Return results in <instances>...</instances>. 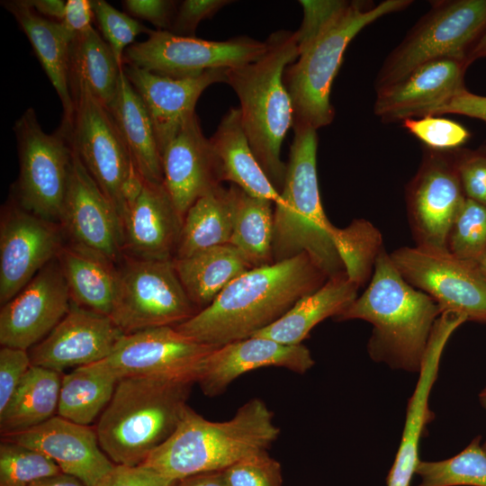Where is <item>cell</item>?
<instances>
[{
    "instance_id": "6da1fadb",
    "label": "cell",
    "mask_w": 486,
    "mask_h": 486,
    "mask_svg": "<svg viewBox=\"0 0 486 486\" xmlns=\"http://www.w3.org/2000/svg\"><path fill=\"white\" fill-rule=\"evenodd\" d=\"M328 279L306 253L254 267L230 282L210 305L175 328L212 346L245 339L275 322Z\"/></svg>"
},
{
    "instance_id": "7a4b0ae2",
    "label": "cell",
    "mask_w": 486,
    "mask_h": 486,
    "mask_svg": "<svg viewBox=\"0 0 486 486\" xmlns=\"http://www.w3.org/2000/svg\"><path fill=\"white\" fill-rule=\"evenodd\" d=\"M274 414L260 399L242 405L226 421H211L186 406L173 434L140 464L173 481L223 471L278 437Z\"/></svg>"
},
{
    "instance_id": "3957f363",
    "label": "cell",
    "mask_w": 486,
    "mask_h": 486,
    "mask_svg": "<svg viewBox=\"0 0 486 486\" xmlns=\"http://www.w3.org/2000/svg\"><path fill=\"white\" fill-rule=\"evenodd\" d=\"M266 50L256 61L227 68L226 83L236 93L241 122L263 171L280 193L286 164L282 143L293 125V110L284 81L286 68L299 57L296 32L280 30L266 40Z\"/></svg>"
},
{
    "instance_id": "277c9868",
    "label": "cell",
    "mask_w": 486,
    "mask_h": 486,
    "mask_svg": "<svg viewBox=\"0 0 486 486\" xmlns=\"http://www.w3.org/2000/svg\"><path fill=\"white\" fill-rule=\"evenodd\" d=\"M374 266L366 290L336 318L364 320L374 326L369 342L374 359L419 370L441 310L430 296L404 280L383 248Z\"/></svg>"
},
{
    "instance_id": "5b68a950",
    "label": "cell",
    "mask_w": 486,
    "mask_h": 486,
    "mask_svg": "<svg viewBox=\"0 0 486 486\" xmlns=\"http://www.w3.org/2000/svg\"><path fill=\"white\" fill-rule=\"evenodd\" d=\"M194 383L154 376L121 378L94 428L103 451L116 464H142L176 428Z\"/></svg>"
},
{
    "instance_id": "8992f818",
    "label": "cell",
    "mask_w": 486,
    "mask_h": 486,
    "mask_svg": "<svg viewBox=\"0 0 486 486\" xmlns=\"http://www.w3.org/2000/svg\"><path fill=\"white\" fill-rule=\"evenodd\" d=\"M292 129L284 182L274 209V262L306 253L330 278L345 269L335 245L338 228L327 218L320 201L317 130Z\"/></svg>"
},
{
    "instance_id": "52a82bcc",
    "label": "cell",
    "mask_w": 486,
    "mask_h": 486,
    "mask_svg": "<svg viewBox=\"0 0 486 486\" xmlns=\"http://www.w3.org/2000/svg\"><path fill=\"white\" fill-rule=\"evenodd\" d=\"M411 3L386 0L373 4L349 1L343 12L284 71V81L293 110L292 128L309 127L317 130L332 122L335 110L330 103L331 86L348 44L368 24L401 11Z\"/></svg>"
},
{
    "instance_id": "ba28073f",
    "label": "cell",
    "mask_w": 486,
    "mask_h": 486,
    "mask_svg": "<svg viewBox=\"0 0 486 486\" xmlns=\"http://www.w3.org/2000/svg\"><path fill=\"white\" fill-rule=\"evenodd\" d=\"M70 94L73 116L68 124L61 122L60 126L86 169L122 220L144 180L108 108L85 86L71 88Z\"/></svg>"
},
{
    "instance_id": "9c48e42d",
    "label": "cell",
    "mask_w": 486,
    "mask_h": 486,
    "mask_svg": "<svg viewBox=\"0 0 486 486\" xmlns=\"http://www.w3.org/2000/svg\"><path fill=\"white\" fill-rule=\"evenodd\" d=\"M486 30V0H444L410 29L388 55L375 79V89L392 85L417 67L438 58H467Z\"/></svg>"
},
{
    "instance_id": "30bf717a",
    "label": "cell",
    "mask_w": 486,
    "mask_h": 486,
    "mask_svg": "<svg viewBox=\"0 0 486 486\" xmlns=\"http://www.w3.org/2000/svg\"><path fill=\"white\" fill-rule=\"evenodd\" d=\"M14 132L19 156L14 184L17 203L51 222H60L74 150L62 126L46 133L32 107L16 120Z\"/></svg>"
},
{
    "instance_id": "8fae6325",
    "label": "cell",
    "mask_w": 486,
    "mask_h": 486,
    "mask_svg": "<svg viewBox=\"0 0 486 486\" xmlns=\"http://www.w3.org/2000/svg\"><path fill=\"white\" fill-rule=\"evenodd\" d=\"M197 312L173 260L130 256L118 269L117 292L110 317L124 334L176 327Z\"/></svg>"
},
{
    "instance_id": "7c38bea8",
    "label": "cell",
    "mask_w": 486,
    "mask_h": 486,
    "mask_svg": "<svg viewBox=\"0 0 486 486\" xmlns=\"http://www.w3.org/2000/svg\"><path fill=\"white\" fill-rule=\"evenodd\" d=\"M390 257L404 280L430 296L442 313L486 322V280L476 263L422 246L400 248Z\"/></svg>"
},
{
    "instance_id": "4fadbf2b",
    "label": "cell",
    "mask_w": 486,
    "mask_h": 486,
    "mask_svg": "<svg viewBox=\"0 0 486 486\" xmlns=\"http://www.w3.org/2000/svg\"><path fill=\"white\" fill-rule=\"evenodd\" d=\"M266 43L248 36L208 40L151 31L144 41L127 48L123 63L174 78L198 76L214 68H232L257 60Z\"/></svg>"
},
{
    "instance_id": "5bb4252c",
    "label": "cell",
    "mask_w": 486,
    "mask_h": 486,
    "mask_svg": "<svg viewBox=\"0 0 486 486\" xmlns=\"http://www.w3.org/2000/svg\"><path fill=\"white\" fill-rule=\"evenodd\" d=\"M457 149L424 147L417 174L406 189L410 224L417 246L447 249L451 227L465 200Z\"/></svg>"
},
{
    "instance_id": "9a60e30c",
    "label": "cell",
    "mask_w": 486,
    "mask_h": 486,
    "mask_svg": "<svg viewBox=\"0 0 486 486\" xmlns=\"http://www.w3.org/2000/svg\"><path fill=\"white\" fill-rule=\"evenodd\" d=\"M219 346L199 343L175 327L125 334L106 360L119 378L154 376L195 382L202 360Z\"/></svg>"
},
{
    "instance_id": "2e32d148",
    "label": "cell",
    "mask_w": 486,
    "mask_h": 486,
    "mask_svg": "<svg viewBox=\"0 0 486 486\" xmlns=\"http://www.w3.org/2000/svg\"><path fill=\"white\" fill-rule=\"evenodd\" d=\"M71 302L66 279L55 258L2 305L1 346L24 350L34 346L65 317Z\"/></svg>"
},
{
    "instance_id": "e0dca14e",
    "label": "cell",
    "mask_w": 486,
    "mask_h": 486,
    "mask_svg": "<svg viewBox=\"0 0 486 486\" xmlns=\"http://www.w3.org/2000/svg\"><path fill=\"white\" fill-rule=\"evenodd\" d=\"M63 248L57 223L8 207L0 228V302L14 298Z\"/></svg>"
},
{
    "instance_id": "ac0fdd59",
    "label": "cell",
    "mask_w": 486,
    "mask_h": 486,
    "mask_svg": "<svg viewBox=\"0 0 486 486\" xmlns=\"http://www.w3.org/2000/svg\"><path fill=\"white\" fill-rule=\"evenodd\" d=\"M60 223L73 244L113 263L122 257L124 246L121 217L75 151Z\"/></svg>"
},
{
    "instance_id": "d6986e66",
    "label": "cell",
    "mask_w": 486,
    "mask_h": 486,
    "mask_svg": "<svg viewBox=\"0 0 486 486\" xmlns=\"http://www.w3.org/2000/svg\"><path fill=\"white\" fill-rule=\"evenodd\" d=\"M123 335L111 317L71 302L59 323L32 347V365L61 373L93 364L108 357Z\"/></svg>"
},
{
    "instance_id": "ffe728a7",
    "label": "cell",
    "mask_w": 486,
    "mask_h": 486,
    "mask_svg": "<svg viewBox=\"0 0 486 486\" xmlns=\"http://www.w3.org/2000/svg\"><path fill=\"white\" fill-rule=\"evenodd\" d=\"M468 67L464 60L448 58L426 62L398 82L377 89L374 112L384 122L436 115L465 89Z\"/></svg>"
},
{
    "instance_id": "44dd1931",
    "label": "cell",
    "mask_w": 486,
    "mask_h": 486,
    "mask_svg": "<svg viewBox=\"0 0 486 486\" xmlns=\"http://www.w3.org/2000/svg\"><path fill=\"white\" fill-rule=\"evenodd\" d=\"M122 68L148 109L161 156L196 114L195 105L202 92L212 84L226 83L227 68L209 69L182 78L159 76L127 63H123Z\"/></svg>"
},
{
    "instance_id": "7402d4cb",
    "label": "cell",
    "mask_w": 486,
    "mask_h": 486,
    "mask_svg": "<svg viewBox=\"0 0 486 486\" xmlns=\"http://www.w3.org/2000/svg\"><path fill=\"white\" fill-rule=\"evenodd\" d=\"M2 439L42 453L62 472L76 477L86 486H95L115 465L101 448L94 428L60 416Z\"/></svg>"
},
{
    "instance_id": "603a6c76",
    "label": "cell",
    "mask_w": 486,
    "mask_h": 486,
    "mask_svg": "<svg viewBox=\"0 0 486 486\" xmlns=\"http://www.w3.org/2000/svg\"><path fill=\"white\" fill-rule=\"evenodd\" d=\"M163 185L180 216L202 195L221 185L220 166L197 114L162 153Z\"/></svg>"
},
{
    "instance_id": "cb8c5ba5",
    "label": "cell",
    "mask_w": 486,
    "mask_h": 486,
    "mask_svg": "<svg viewBox=\"0 0 486 486\" xmlns=\"http://www.w3.org/2000/svg\"><path fill=\"white\" fill-rule=\"evenodd\" d=\"M314 361L303 345H284L274 340L250 337L215 348L202 360L197 382L207 396L223 392L239 375L254 369L276 366L297 374L306 373Z\"/></svg>"
},
{
    "instance_id": "d4e9b609",
    "label": "cell",
    "mask_w": 486,
    "mask_h": 486,
    "mask_svg": "<svg viewBox=\"0 0 486 486\" xmlns=\"http://www.w3.org/2000/svg\"><path fill=\"white\" fill-rule=\"evenodd\" d=\"M183 220L163 184L144 180L122 220L124 249L134 258L173 260Z\"/></svg>"
},
{
    "instance_id": "484cf974",
    "label": "cell",
    "mask_w": 486,
    "mask_h": 486,
    "mask_svg": "<svg viewBox=\"0 0 486 486\" xmlns=\"http://www.w3.org/2000/svg\"><path fill=\"white\" fill-rule=\"evenodd\" d=\"M464 316L446 311L436 319L421 364L419 377L409 401L405 426L387 486H410L418 459V443L426 425L433 419L428 397L437 375L444 347L452 333L464 322Z\"/></svg>"
},
{
    "instance_id": "4316f807",
    "label": "cell",
    "mask_w": 486,
    "mask_h": 486,
    "mask_svg": "<svg viewBox=\"0 0 486 486\" xmlns=\"http://www.w3.org/2000/svg\"><path fill=\"white\" fill-rule=\"evenodd\" d=\"M1 4L14 16L31 42L61 102V122L68 124L74 112L68 83V64L70 47L76 34L61 22L37 14L26 0H4Z\"/></svg>"
},
{
    "instance_id": "83f0119b",
    "label": "cell",
    "mask_w": 486,
    "mask_h": 486,
    "mask_svg": "<svg viewBox=\"0 0 486 486\" xmlns=\"http://www.w3.org/2000/svg\"><path fill=\"white\" fill-rule=\"evenodd\" d=\"M143 180L163 184L162 156L148 109L123 68L116 94L107 106Z\"/></svg>"
},
{
    "instance_id": "f1b7e54d",
    "label": "cell",
    "mask_w": 486,
    "mask_h": 486,
    "mask_svg": "<svg viewBox=\"0 0 486 486\" xmlns=\"http://www.w3.org/2000/svg\"><path fill=\"white\" fill-rule=\"evenodd\" d=\"M359 286L343 272L328 278L315 292L300 299L284 316L252 337L284 345H300L323 320L338 316L356 298Z\"/></svg>"
},
{
    "instance_id": "f546056e",
    "label": "cell",
    "mask_w": 486,
    "mask_h": 486,
    "mask_svg": "<svg viewBox=\"0 0 486 486\" xmlns=\"http://www.w3.org/2000/svg\"><path fill=\"white\" fill-rule=\"evenodd\" d=\"M218 157L222 182L237 185L248 194L274 203L280 193L257 162L241 122L239 108H230L210 138Z\"/></svg>"
},
{
    "instance_id": "4dcf8cb0",
    "label": "cell",
    "mask_w": 486,
    "mask_h": 486,
    "mask_svg": "<svg viewBox=\"0 0 486 486\" xmlns=\"http://www.w3.org/2000/svg\"><path fill=\"white\" fill-rule=\"evenodd\" d=\"M57 259L71 301L110 317L118 285V269L113 262L73 243L63 246Z\"/></svg>"
},
{
    "instance_id": "1f68e13d",
    "label": "cell",
    "mask_w": 486,
    "mask_h": 486,
    "mask_svg": "<svg viewBox=\"0 0 486 486\" xmlns=\"http://www.w3.org/2000/svg\"><path fill=\"white\" fill-rule=\"evenodd\" d=\"M173 262L187 296L199 310L210 305L230 282L252 269L230 244L174 258Z\"/></svg>"
},
{
    "instance_id": "d6a6232c",
    "label": "cell",
    "mask_w": 486,
    "mask_h": 486,
    "mask_svg": "<svg viewBox=\"0 0 486 486\" xmlns=\"http://www.w3.org/2000/svg\"><path fill=\"white\" fill-rule=\"evenodd\" d=\"M238 186L220 185L200 197L184 215L175 258L229 244L234 223Z\"/></svg>"
},
{
    "instance_id": "836d02e7",
    "label": "cell",
    "mask_w": 486,
    "mask_h": 486,
    "mask_svg": "<svg viewBox=\"0 0 486 486\" xmlns=\"http://www.w3.org/2000/svg\"><path fill=\"white\" fill-rule=\"evenodd\" d=\"M61 373L32 365L0 412L2 436L39 426L58 412Z\"/></svg>"
},
{
    "instance_id": "e575fe53",
    "label": "cell",
    "mask_w": 486,
    "mask_h": 486,
    "mask_svg": "<svg viewBox=\"0 0 486 486\" xmlns=\"http://www.w3.org/2000/svg\"><path fill=\"white\" fill-rule=\"evenodd\" d=\"M119 380L106 358L76 367L62 375L58 416L89 426L110 402Z\"/></svg>"
},
{
    "instance_id": "d590c367",
    "label": "cell",
    "mask_w": 486,
    "mask_h": 486,
    "mask_svg": "<svg viewBox=\"0 0 486 486\" xmlns=\"http://www.w3.org/2000/svg\"><path fill=\"white\" fill-rule=\"evenodd\" d=\"M122 68L93 26L75 35L69 53V90L85 86L107 107L116 94Z\"/></svg>"
},
{
    "instance_id": "8d00e7d4",
    "label": "cell",
    "mask_w": 486,
    "mask_h": 486,
    "mask_svg": "<svg viewBox=\"0 0 486 486\" xmlns=\"http://www.w3.org/2000/svg\"><path fill=\"white\" fill-rule=\"evenodd\" d=\"M274 202L251 196L238 187L233 230L229 244L252 268L274 263Z\"/></svg>"
},
{
    "instance_id": "74e56055",
    "label": "cell",
    "mask_w": 486,
    "mask_h": 486,
    "mask_svg": "<svg viewBox=\"0 0 486 486\" xmlns=\"http://www.w3.org/2000/svg\"><path fill=\"white\" fill-rule=\"evenodd\" d=\"M415 472L422 479L418 486H486V453L476 437L452 458L418 461Z\"/></svg>"
},
{
    "instance_id": "f35d334b",
    "label": "cell",
    "mask_w": 486,
    "mask_h": 486,
    "mask_svg": "<svg viewBox=\"0 0 486 486\" xmlns=\"http://www.w3.org/2000/svg\"><path fill=\"white\" fill-rule=\"evenodd\" d=\"M62 472L42 453L13 441L0 444V486H30L32 482Z\"/></svg>"
},
{
    "instance_id": "ab89813d",
    "label": "cell",
    "mask_w": 486,
    "mask_h": 486,
    "mask_svg": "<svg viewBox=\"0 0 486 486\" xmlns=\"http://www.w3.org/2000/svg\"><path fill=\"white\" fill-rule=\"evenodd\" d=\"M447 249L473 263L486 253V205L465 198L451 227Z\"/></svg>"
},
{
    "instance_id": "60d3db41",
    "label": "cell",
    "mask_w": 486,
    "mask_h": 486,
    "mask_svg": "<svg viewBox=\"0 0 486 486\" xmlns=\"http://www.w3.org/2000/svg\"><path fill=\"white\" fill-rule=\"evenodd\" d=\"M91 2L103 39L110 46L119 65L122 67L127 48L134 43L138 35L148 34L152 30L104 0H91Z\"/></svg>"
},
{
    "instance_id": "b9f144b4",
    "label": "cell",
    "mask_w": 486,
    "mask_h": 486,
    "mask_svg": "<svg viewBox=\"0 0 486 486\" xmlns=\"http://www.w3.org/2000/svg\"><path fill=\"white\" fill-rule=\"evenodd\" d=\"M402 126L425 148L434 150L459 149L470 138V132L464 125L435 115L406 119L402 121Z\"/></svg>"
},
{
    "instance_id": "7bdbcfd3",
    "label": "cell",
    "mask_w": 486,
    "mask_h": 486,
    "mask_svg": "<svg viewBox=\"0 0 486 486\" xmlns=\"http://www.w3.org/2000/svg\"><path fill=\"white\" fill-rule=\"evenodd\" d=\"M223 471L229 486H282L281 465L266 450L249 454Z\"/></svg>"
},
{
    "instance_id": "ee69618b",
    "label": "cell",
    "mask_w": 486,
    "mask_h": 486,
    "mask_svg": "<svg viewBox=\"0 0 486 486\" xmlns=\"http://www.w3.org/2000/svg\"><path fill=\"white\" fill-rule=\"evenodd\" d=\"M303 19L297 34L299 55L343 12L349 1L301 0Z\"/></svg>"
},
{
    "instance_id": "f6af8a7d",
    "label": "cell",
    "mask_w": 486,
    "mask_h": 486,
    "mask_svg": "<svg viewBox=\"0 0 486 486\" xmlns=\"http://www.w3.org/2000/svg\"><path fill=\"white\" fill-rule=\"evenodd\" d=\"M457 168L466 198L486 205V152L457 149Z\"/></svg>"
},
{
    "instance_id": "bcb514c9",
    "label": "cell",
    "mask_w": 486,
    "mask_h": 486,
    "mask_svg": "<svg viewBox=\"0 0 486 486\" xmlns=\"http://www.w3.org/2000/svg\"><path fill=\"white\" fill-rule=\"evenodd\" d=\"M229 0H184L177 7L168 32L184 37H195L199 23L212 18Z\"/></svg>"
},
{
    "instance_id": "7dc6e473",
    "label": "cell",
    "mask_w": 486,
    "mask_h": 486,
    "mask_svg": "<svg viewBox=\"0 0 486 486\" xmlns=\"http://www.w3.org/2000/svg\"><path fill=\"white\" fill-rule=\"evenodd\" d=\"M32 366L27 350L2 346L0 349V412Z\"/></svg>"
},
{
    "instance_id": "c3c4849f",
    "label": "cell",
    "mask_w": 486,
    "mask_h": 486,
    "mask_svg": "<svg viewBox=\"0 0 486 486\" xmlns=\"http://www.w3.org/2000/svg\"><path fill=\"white\" fill-rule=\"evenodd\" d=\"M176 481L141 464H116L95 486H176Z\"/></svg>"
},
{
    "instance_id": "681fc988",
    "label": "cell",
    "mask_w": 486,
    "mask_h": 486,
    "mask_svg": "<svg viewBox=\"0 0 486 486\" xmlns=\"http://www.w3.org/2000/svg\"><path fill=\"white\" fill-rule=\"evenodd\" d=\"M122 5L131 17L152 23L158 31H168L177 10L172 0H124Z\"/></svg>"
},
{
    "instance_id": "f907efd6",
    "label": "cell",
    "mask_w": 486,
    "mask_h": 486,
    "mask_svg": "<svg viewBox=\"0 0 486 486\" xmlns=\"http://www.w3.org/2000/svg\"><path fill=\"white\" fill-rule=\"evenodd\" d=\"M441 113H457L486 122V96L464 89L439 109Z\"/></svg>"
},
{
    "instance_id": "816d5d0a",
    "label": "cell",
    "mask_w": 486,
    "mask_h": 486,
    "mask_svg": "<svg viewBox=\"0 0 486 486\" xmlns=\"http://www.w3.org/2000/svg\"><path fill=\"white\" fill-rule=\"evenodd\" d=\"M94 18L91 0L66 1L65 14L61 22L74 34L92 27Z\"/></svg>"
},
{
    "instance_id": "f5cc1de1",
    "label": "cell",
    "mask_w": 486,
    "mask_h": 486,
    "mask_svg": "<svg viewBox=\"0 0 486 486\" xmlns=\"http://www.w3.org/2000/svg\"><path fill=\"white\" fill-rule=\"evenodd\" d=\"M27 4L40 15L57 22H62L66 2L62 0H26Z\"/></svg>"
},
{
    "instance_id": "db71d44e",
    "label": "cell",
    "mask_w": 486,
    "mask_h": 486,
    "mask_svg": "<svg viewBox=\"0 0 486 486\" xmlns=\"http://www.w3.org/2000/svg\"><path fill=\"white\" fill-rule=\"evenodd\" d=\"M176 486H229L224 471L197 473L177 482Z\"/></svg>"
},
{
    "instance_id": "11a10c76",
    "label": "cell",
    "mask_w": 486,
    "mask_h": 486,
    "mask_svg": "<svg viewBox=\"0 0 486 486\" xmlns=\"http://www.w3.org/2000/svg\"><path fill=\"white\" fill-rule=\"evenodd\" d=\"M30 486H86L79 479L70 474L60 472L32 482Z\"/></svg>"
},
{
    "instance_id": "9f6ffc18",
    "label": "cell",
    "mask_w": 486,
    "mask_h": 486,
    "mask_svg": "<svg viewBox=\"0 0 486 486\" xmlns=\"http://www.w3.org/2000/svg\"><path fill=\"white\" fill-rule=\"evenodd\" d=\"M486 57V30L470 52L467 61L469 65L474 60Z\"/></svg>"
},
{
    "instance_id": "6f0895ef",
    "label": "cell",
    "mask_w": 486,
    "mask_h": 486,
    "mask_svg": "<svg viewBox=\"0 0 486 486\" xmlns=\"http://www.w3.org/2000/svg\"><path fill=\"white\" fill-rule=\"evenodd\" d=\"M476 264L486 280V253L476 262Z\"/></svg>"
},
{
    "instance_id": "680465c9",
    "label": "cell",
    "mask_w": 486,
    "mask_h": 486,
    "mask_svg": "<svg viewBox=\"0 0 486 486\" xmlns=\"http://www.w3.org/2000/svg\"><path fill=\"white\" fill-rule=\"evenodd\" d=\"M480 399L482 406L486 409V388L481 392ZM482 447L486 453V441Z\"/></svg>"
}]
</instances>
